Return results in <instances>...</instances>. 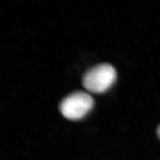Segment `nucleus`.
I'll return each mask as SVG.
<instances>
[{
    "instance_id": "f257e3e1",
    "label": "nucleus",
    "mask_w": 160,
    "mask_h": 160,
    "mask_svg": "<svg viewBox=\"0 0 160 160\" xmlns=\"http://www.w3.org/2000/svg\"><path fill=\"white\" fill-rule=\"evenodd\" d=\"M116 79L115 68L108 63H102L86 72L83 77L82 83L89 92L103 93L112 87Z\"/></svg>"
},
{
    "instance_id": "f03ea898",
    "label": "nucleus",
    "mask_w": 160,
    "mask_h": 160,
    "mask_svg": "<svg viewBox=\"0 0 160 160\" xmlns=\"http://www.w3.org/2000/svg\"><path fill=\"white\" fill-rule=\"evenodd\" d=\"M94 99L84 92H76L65 98L59 104V110L63 116L70 120H79L92 111Z\"/></svg>"
},
{
    "instance_id": "7ed1b4c3",
    "label": "nucleus",
    "mask_w": 160,
    "mask_h": 160,
    "mask_svg": "<svg viewBox=\"0 0 160 160\" xmlns=\"http://www.w3.org/2000/svg\"><path fill=\"white\" fill-rule=\"evenodd\" d=\"M157 133H158V137L159 138V139H160V126L158 127V130H157Z\"/></svg>"
}]
</instances>
